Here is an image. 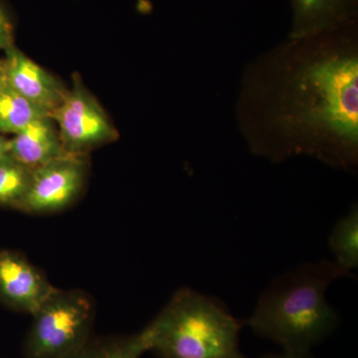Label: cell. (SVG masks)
<instances>
[{
  "label": "cell",
  "instance_id": "6da1fadb",
  "mask_svg": "<svg viewBox=\"0 0 358 358\" xmlns=\"http://www.w3.org/2000/svg\"><path fill=\"white\" fill-rule=\"evenodd\" d=\"M238 129L257 157L358 167V21L289 38L245 68Z\"/></svg>",
  "mask_w": 358,
  "mask_h": 358
},
{
  "label": "cell",
  "instance_id": "7c38bea8",
  "mask_svg": "<svg viewBox=\"0 0 358 358\" xmlns=\"http://www.w3.org/2000/svg\"><path fill=\"white\" fill-rule=\"evenodd\" d=\"M46 115H49L26 100L6 81L0 86V134L2 136H14L30 122Z\"/></svg>",
  "mask_w": 358,
  "mask_h": 358
},
{
  "label": "cell",
  "instance_id": "30bf717a",
  "mask_svg": "<svg viewBox=\"0 0 358 358\" xmlns=\"http://www.w3.org/2000/svg\"><path fill=\"white\" fill-rule=\"evenodd\" d=\"M8 154L31 169L70 155L63 147L55 122L49 115L30 122L9 138Z\"/></svg>",
  "mask_w": 358,
  "mask_h": 358
},
{
  "label": "cell",
  "instance_id": "5bb4252c",
  "mask_svg": "<svg viewBox=\"0 0 358 358\" xmlns=\"http://www.w3.org/2000/svg\"><path fill=\"white\" fill-rule=\"evenodd\" d=\"M32 171L9 154L0 159V206L20 210L31 182Z\"/></svg>",
  "mask_w": 358,
  "mask_h": 358
},
{
  "label": "cell",
  "instance_id": "4fadbf2b",
  "mask_svg": "<svg viewBox=\"0 0 358 358\" xmlns=\"http://www.w3.org/2000/svg\"><path fill=\"white\" fill-rule=\"evenodd\" d=\"M334 262L348 272L358 266V208L355 205L334 225L329 237Z\"/></svg>",
  "mask_w": 358,
  "mask_h": 358
},
{
  "label": "cell",
  "instance_id": "ac0fdd59",
  "mask_svg": "<svg viewBox=\"0 0 358 358\" xmlns=\"http://www.w3.org/2000/svg\"><path fill=\"white\" fill-rule=\"evenodd\" d=\"M6 63H4L3 58H0V86L6 83Z\"/></svg>",
  "mask_w": 358,
  "mask_h": 358
},
{
  "label": "cell",
  "instance_id": "9c48e42d",
  "mask_svg": "<svg viewBox=\"0 0 358 358\" xmlns=\"http://www.w3.org/2000/svg\"><path fill=\"white\" fill-rule=\"evenodd\" d=\"M289 38H301L358 21V0H289Z\"/></svg>",
  "mask_w": 358,
  "mask_h": 358
},
{
  "label": "cell",
  "instance_id": "5b68a950",
  "mask_svg": "<svg viewBox=\"0 0 358 358\" xmlns=\"http://www.w3.org/2000/svg\"><path fill=\"white\" fill-rule=\"evenodd\" d=\"M66 152L88 155L94 148L113 143L119 131L95 96L84 86L79 75L73 76L63 102L51 113Z\"/></svg>",
  "mask_w": 358,
  "mask_h": 358
},
{
  "label": "cell",
  "instance_id": "ba28073f",
  "mask_svg": "<svg viewBox=\"0 0 358 358\" xmlns=\"http://www.w3.org/2000/svg\"><path fill=\"white\" fill-rule=\"evenodd\" d=\"M6 83L50 115L63 102L68 89L58 78L28 57L15 44L6 49Z\"/></svg>",
  "mask_w": 358,
  "mask_h": 358
},
{
  "label": "cell",
  "instance_id": "8fae6325",
  "mask_svg": "<svg viewBox=\"0 0 358 358\" xmlns=\"http://www.w3.org/2000/svg\"><path fill=\"white\" fill-rule=\"evenodd\" d=\"M152 331L148 324L129 336H106L91 341L70 358H141L150 350Z\"/></svg>",
  "mask_w": 358,
  "mask_h": 358
},
{
  "label": "cell",
  "instance_id": "3957f363",
  "mask_svg": "<svg viewBox=\"0 0 358 358\" xmlns=\"http://www.w3.org/2000/svg\"><path fill=\"white\" fill-rule=\"evenodd\" d=\"M243 324L218 299L182 288L148 324L150 352L159 358H247L240 348Z\"/></svg>",
  "mask_w": 358,
  "mask_h": 358
},
{
  "label": "cell",
  "instance_id": "277c9868",
  "mask_svg": "<svg viewBox=\"0 0 358 358\" xmlns=\"http://www.w3.org/2000/svg\"><path fill=\"white\" fill-rule=\"evenodd\" d=\"M25 358H70L91 341L95 305L82 289H58L32 315Z\"/></svg>",
  "mask_w": 358,
  "mask_h": 358
},
{
  "label": "cell",
  "instance_id": "7a4b0ae2",
  "mask_svg": "<svg viewBox=\"0 0 358 358\" xmlns=\"http://www.w3.org/2000/svg\"><path fill=\"white\" fill-rule=\"evenodd\" d=\"M348 275L334 261L303 264L273 281L244 324L284 352H310L339 326L326 294L331 282Z\"/></svg>",
  "mask_w": 358,
  "mask_h": 358
},
{
  "label": "cell",
  "instance_id": "8992f818",
  "mask_svg": "<svg viewBox=\"0 0 358 358\" xmlns=\"http://www.w3.org/2000/svg\"><path fill=\"white\" fill-rule=\"evenodd\" d=\"M88 155H69L32 171L31 182L20 210L45 215L72 206L88 178Z\"/></svg>",
  "mask_w": 358,
  "mask_h": 358
},
{
  "label": "cell",
  "instance_id": "e0dca14e",
  "mask_svg": "<svg viewBox=\"0 0 358 358\" xmlns=\"http://www.w3.org/2000/svg\"><path fill=\"white\" fill-rule=\"evenodd\" d=\"M9 138L0 134V159L8 154Z\"/></svg>",
  "mask_w": 358,
  "mask_h": 358
},
{
  "label": "cell",
  "instance_id": "9a60e30c",
  "mask_svg": "<svg viewBox=\"0 0 358 358\" xmlns=\"http://www.w3.org/2000/svg\"><path fill=\"white\" fill-rule=\"evenodd\" d=\"M14 43V22L8 9L0 1V52Z\"/></svg>",
  "mask_w": 358,
  "mask_h": 358
},
{
  "label": "cell",
  "instance_id": "2e32d148",
  "mask_svg": "<svg viewBox=\"0 0 358 358\" xmlns=\"http://www.w3.org/2000/svg\"><path fill=\"white\" fill-rule=\"evenodd\" d=\"M260 358H313L310 352H282L281 355H274V353H268L264 355Z\"/></svg>",
  "mask_w": 358,
  "mask_h": 358
},
{
  "label": "cell",
  "instance_id": "52a82bcc",
  "mask_svg": "<svg viewBox=\"0 0 358 358\" xmlns=\"http://www.w3.org/2000/svg\"><path fill=\"white\" fill-rule=\"evenodd\" d=\"M57 288L14 250H0V303L15 312L33 315Z\"/></svg>",
  "mask_w": 358,
  "mask_h": 358
}]
</instances>
